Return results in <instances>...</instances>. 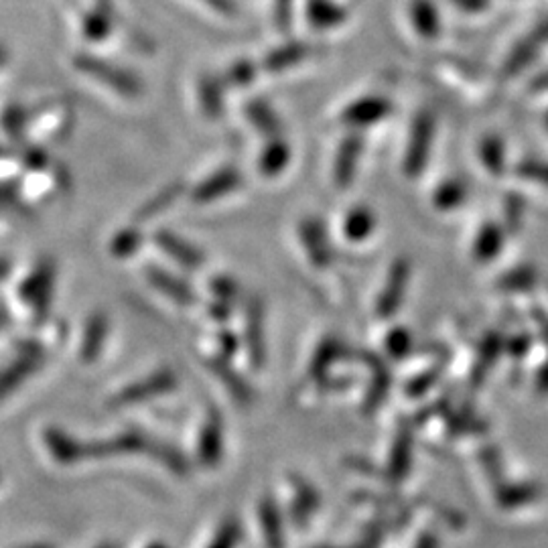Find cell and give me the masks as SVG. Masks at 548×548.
I'll return each instance as SVG.
<instances>
[{
  "label": "cell",
  "mask_w": 548,
  "mask_h": 548,
  "mask_svg": "<svg viewBox=\"0 0 548 548\" xmlns=\"http://www.w3.org/2000/svg\"><path fill=\"white\" fill-rule=\"evenodd\" d=\"M74 65L82 74H86L88 78H94L96 82L104 84L106 88L114 90L120 96H128L134 98L143 92V84L141 80L136 78L134 74L122 70V67L108 63L100 57H92V55H78L74 59Z\"/></svg>",
  "instance_id": "6da1fadb"
},
{
  "label": "cell",
  "mask_w": 548,
  "mask_h": 548,
  "mask_svg": "<svg viewBox=\"0 0 548 548\" xmlns=\"http://www.w3.org/2000/svg\"><path fill=\"white\" fill-rule=\"evenodd\" d=\"M433 134H435V118L429 112H421L410 130V139L406 147L404 157V171L408 175H419L429 159L431 145H433Z\"/></svg>",
  "instance_id": "7a4b0ae2"
},
{
  "label": "cell",
  "mask_w": 548,
  "mask_h": 548,
  "mask_svg": "<svg viewBox=\"0 0 548 548\" xmlns=\"http://www.w3.org/2000/svg\"><path fill=\"white\" fill-rule=\"evenodd\" d=\"M406 17L410 29L423 41H437L443 35V13L439 0H408Z\"/></svg>",
  "instance_id": "3957f363"
},
{
  "label": "cell",
  "mask_w": 548,
  "mask_h": 548,
  "mask_svg": "<svg viewBox=\"0 0 548 548\" xmlns=\"http://www.w3.org/2000/svg\"><path fill=\"white\" fill-rule=\"evenodd\" d=\"M53 281L55 268L51 262H43L31 272V277L23 285V299L31 305L37 321L45 319L53 301Z\"/></svg>",
  "instance_id": "277c9868"
},
{
  "label": "cell",
  "mask_w": 548,
  "mask_h": 548,
  "mask_svg": "<svg viewBox=\"0 0 548 548\" xmlns=\"http://www.w3.org/2000/svg\"><path fill=\"white\" fill-rule=\"evenodd\" d=\"M177 386V376L171 370H161L155 372L153 376L134 382L130 386H126L124 390H120L114 398H112V406H122V404H139L151 398H157L169 390H173Z\"/></svg>",
  "instance_id": "5b68a950"
},
{
  "label": "cell",
  "mask_w": 548,
  "mask_h": 548,
  "mask_svg": "<svg viewBox=\"0 0 548 548\" xmlns=\"http://www.w3.org/2000/svg\"><path fill=\"white\" fill-rule=\"evenodd\" d=\"M408 279H410V264L406 260H398L390 274L384 291L380 293V299L376 303V313L378 317H392L396 313V309L400 307L406 287H408Z\"/></svg>",
  "instance_id": "8992f818"
},
{
  "label": "cell",
  "mask_w": 548,
  "mask_h": 548,
  "mask_svg": "<svg viewBox=\"0 0 548 548\" xmlns=\"http://www.w3.org/2000/svg\"><path fill=\"white\" fill-rule=\"evenodd\" d=\"M362 151H364V141L358 134H350L348 139L341 141L335 155V163H333V181L339 189H346L352 183Z\"/></svg>",
  "instance_id": "52a82bcc"
},
{
  "label": "cell",
  "mask_w": 548,
  "mask_h": 548,
  "mask_svg": "<svg viewBox=\"0 0 548 548\" xmlns=\"http://www.w3.org/2000/svg\"><path fill=\"white\" fill-rule=\"evenodd\" d=\"M41 362H43V354L37 348H29L9 368H5L3 372H0V400L7 398L33 372H37L39 366H41Z\"/></svg>",
  "instance_id": "ba28073f"
},
{
  "label": "cell",
  "mask_w": 548,
  "mask_h": 548,
  "mask_svg": "<svg viewBox=\"0 0 548 548\" xmlns=\"http://www.w3.org/2000/svg\"><path fill=\"white\" fill-rule=\"evenodd\" d=\"M299 236H301V242H303L305 252H307L309 260L313 262V266L327 268L331 264L333 256H331V246H329L323 224L313 218L303 220L299 226Z\"/></svg>",
  "instance_id": "9c48e42d"
},
{
  "label": "cell",
  "mask_w": 548,
  "mask_h": 548,
  "mask_svg": "<svg viewBox=\"0 0 548 548\" xmlns=\"http://www.w3.org/2000/svg\"><path fill=\"white\" fill-rule=\"evenodd\" d=\"M392 106L386 98L380 96H368L352 102L344 114H341V120L350 126H372L384 120L390 114Z\"/></svg>",
  "instance_id": "30bf717a"
},
{
  "label": "cell",
  "mask_w": 548,
  "mask_h": 548,
  "mask_svg": "<svg viewBox=\"0 0 548 548\" xmlns=\"http://www.w3.org/2000/svg\"><path fill=\"white\" fill-rule=\"evenodd\" d=\"M240 183H242L240 171L234 167H226L205 179L203 183H199L191 197L195 203H212V201L232 193L234 189H238Z\"/></svg>",
  "instance_id": "8fae6325"
},
{
  "label": "cell",
  "mask_w": 548,
  "mask_h": 548,
  "mask_svg": "<svg viewBox=\"0 0 548 548\" xmlns=\"http://www.w3.org/2000/svg\"><path fill=\"white\" fill-rule=\"evenodd\" d=\"M224 449V423L216 408H210L208 421H205L199 435V459L203 465H216Z\"/></svg>",
  "instance_id": "7c38bea8"
},
{
  "label": "cell",
  "mask_w": 548,
  "mask_h": 548,
  "mask_svg": "<svg viewBox=\"0 0 548 548\" xmlns=\"http://www.w3.org/2000/svg\"><path fill=\"white\" fill-rule=\"evenodd\" d=\"M264 311L258 299H252L246 311V348L254 368H262L266 360L264 348Z\"/></svg>",
  "instance_id": "4fadbf2b"
},
{
  "label": "cell",
  "mask_w": 548,
  "mask_h": 548,
  "mask_svg": "<svg viewBox=\"0 0 548 548\" xmlns=\"http://www.w3.org/2000/svg\"><path fill=\"white\" fill-rule=\"evenodd\" d=\"M45 445H47L49 453L55 457V461L63 463V465L78 463V461H84L90 457L86 443L76 441L74 437H70L59 429L45 431Z\"/></svg>",
  "instance_id": "5bb4252c"
},
{
  "label": "cell",
  "mask_w": 548,
  "mask_h": 548,
  "mask_svg": "<svg viewBox=\"0 0 548 548\" xmlns=\"http://www.w3.org/2000/svg\"><path fill=\"white\" fill-rule=\"evenodd\" d=\"M145 274H147V281L157 291H161L167 299H171L173 303L183 305V307L195 303V293L181 279L173 277L171 272H167L163 268H157V266H149Z\"/></svg>",
  "instance_id": "9a60e30c"
},
{
  "label": "cell",
  "mask_w": 548,
  "mask_h": 548,
  "mask_svg": "<svg viewBox=\"0 0 548 548\" xmlns=\"http://www.w3.org/2000/svg\"><path fill=\"white\" fill-rule=\"evenodd\" d=\"M305 15L315 29H333L348 21V9L337 0H307Z\"/></svg>",
  "instance_id": "2e32d148"
},
{
  "label": "cell",
  "mask_w": 548,
  "mask_h": 548,
  "mask_svg": "<svg viewBox=\"0 0 548 548\" xmlns=\"http://www.w3.org/2000/svg\"><path fill=\"white\" fill-rule=\"evenodd\" d=\"M155 242L159 244V248L167 256H171L173 260H177L187 270H197L201 266V262H203V254L195 246H191L189 242H185L183 238H179V236H175V234H171L167 230L157 232Z\"/></svg>",
  "instance_id": "e0dca14e"
},
{
  "label": "cell",
  "mask_w": 548,
  "mask_h": 548,
  "mask_svg": "<svg viewBox=\"0 0 548 548\" xmlns=\"http://www.w3.org/2000/svg\"><path fill=\"white\" fill-rule=\"evenodd\" d=\"M540 49H542V43L538 41V37L532 31L528 35H524L506 57L504 76L514 78V76H520L522 72H526V67H530V63H534L538 59Z\"/></svg>",
  "instance_id": "ac0fdd59"
},
{
  "label": "cell",
  "mask_w": 548,
  "mask_h": 548,
  "mask_svg": "<svg viewBox=\"0 0 548 548\" xmlns=\"http://www.w3.org/2000/svg\"><path fill=\"white\" fill-rule=\"evenodd\" d=\"M311 45L307 43H301V41H291V43H285L281 45L279 49H274L266 59H264V67L268 72H285L289 70V67L301 63L303 59H307L311 55Z\"/></svg>",
  "instance_id": "d6986e66"
},
{
  "label": "cell",
  "mask_w": 548,
  "mask_h": 548,
  "mask_svg": "<svg viewBox=\"0 0 548 548\" xmlns=\"http://www.w3.org/2000/svg\"><path fill=\"white\" fill-rule=\"evenodd\" d=\"M106 335H108V317L104 313L92 315L86 325V331L82 337V350H80V356L86 364L94 362L100 356Z\"/></svg>",
  "instance_id": "ffe728a7"
},
{
  "label": "cell",
  "mask_w": 548,
  "mask_h": 548,
  "mask_svg": "<svg viewBox=\"0 0 548 548\" xmlns=\"http://www.w3.org/2000/svg\"><path fill=\"white\" fill-rule=\"evenodd\" d=\"M258 514H260V522H262V532L266 536V544L270 548H283V544H285L283 520H281L279 508H277V504H274V500H270V498L262 500Z\"/></svg>",
  "instance_id": "44dd1931"
},
{
  "label": "cell",
  "mask_w": 548,
  "mask_h": 548,
  "mask_svg": "<svg viewBox=\"0 0 548 548\" xmlns=\"http://www.w3.org/2000/svg\"><path fill=\"white\" fill-rule=\"evenodd\" d=\"M341 352H344V344H341L339 339H335V337L323 339L319 344V348H317V352L313 354L309 374H307L309 380H323V376L333 366V362H337Z\"/></svg>",
  "instance_id": "7402d4cb"
},
{
  "label": "cell",
  "mask_w": 548,
  "mask_h": 548,
  "mask_svg": "<svg viewBox=\"0 0 548 548\" xmlns=\"http://www.w3.org/2000/svg\"><path fill=\"white\" fill-rule=\"evenodd\" d=\"M410 463H413V437H410L408 429H404L398 433L390 453V465H388L390 477L404 479L410 469Z\"/></svg>",
  "instance_id": "603a6c76"
},
{
  "label": "cell",
  "mask_w": 548,
  "mask_h": 548,
  "mask_svg": "<svg viewBox=\"0 0 548 548\" xmlns=\"http://www.w3.org/2000/svg\"><path fill=\"white\" fill-rule=\"evenodd\" d=\"M289 161H291V147L274 136L272 143L264 149L260 157V171L268 177H274L287 169Z\"/></svg>",
  "instance_id": "cb8c5ba5"
},
{
  "label": "cell",
  "mask_w": 548,
  "mask_h": 548,
  "mask_svg": "<svg viewBox=\"0 0 548 548\" xmlns=\"http://www.w3.org/2000/svg\"><path fill=\"white\" fill-rule=\"evenodd\" d=\"M502 246H504V230L498 224H486L475 238L473 252L477 260H492L502 252Z\"/></svg>",
  "instance_id": "d4e9b609"
},
{
  "label": "cell",
  "mask_w": 548,
  "mask_h": 548,
  "mask_svg": "<svg viewBox=\"0 0 548 548\" xmlns=\"http://www.w3.org/2000/svg\"><path fill=\"white\" fill-rule=\"evenodd\" d=\"M224 82L218 78H203L199 84V102L210 118H218L224 110Z\"/></svg>",
  "instance_id": "484cf974"
},
{
  "label": "cell",
  "mask_w": 548,
  "mask_h": 548,
  "mask_svg": "<svg viewBox=\"0 0 548 548\" xmlns=\"http://www.w3.org/2000/svg\"><path fill=\"white\" fill-rule=\"evenodd\" d=\"M376 228V216L368 208H356L348 214L344 222V234L352 242H362L372 236Z\"/></svg>",
  "instance_id": "4316f807"
},
{
  "label": "cell",
  "mask_w": 548,
  "mask_h": 548,
  "mask_svg": "<svg viewBox=\"0 0 548 548\" xmlns=\"http://www.w3.org/2000/svg\"><path fill=\"white\" fill-rule=\"evenodd\" d=\"M212 370L222 380V384L228 388V392L234 396V400H238L240 404H248L252 400V388L226 362L214 360Z\"/></svg>",
  "instance_id": "83f0119b"
},
{
  "label": "cell",
  "mask_w": 548,
  "mask_h": 548,
  "mask_svg": "<svg viewBox=\"0 0 548 548\" xmlns=\"http://www.w3.org/2000/svg\"><path fill=\"white\" fill-rule=\"evenodd\" d=\"M246 116L266 136H279V132H281V120L277 118V114H274V110L268 104H264L260 100L252 102L246 108Z\"/></svg>",
  "instance_id": "f1b7e54d"
},
{
  "label": "cell",
  "mask_w": 548,
  "mask_h": 548,
  "mask_svg": "<svg viewBox=\"0 0 548 548\" xmlns=\"http://www.w3.org/2000/svg\"><path fill=\"white\" fill-rule=\"evenodd\" d=\"M538 496H540V490H538L536 486H532V484L502 486V488H498V492H496L498 504L504 506V508H516V506L534 502V500H538Z\"/></svg>",
  "instance_id": "f546056e"
},
{
  "label": "cell",
  "mask_w": 548,
  "mask_h": 548,
  "mask_svg": "<svg viewBox=\"0 0 548 548\" xmlns=\"http://www.w3.org/2000/svg\"><path fill=\"white\" fill-rule=\"evenodd\" d=\"M500 350H502L500 339H498V335L492 333L486 339L482 352H479V356H477V362H475V368H473V384H482L486 380V374L494 368Z\"/></svg>",
  "instance_id": "4dcf8cb0"
},
{
  "label": "cell",
  "mask_w": 548,
  "mask_h": 548,
  "mask_svg": "<svg viewBox=\"0 0 548 548\" xmlns=\"http://www.w3.org/2000/svg\"><path fill=\"white\" fill-rule=\"evenodd\" d=\"M295 484V490H297V500H295V510H293V516L299 524L307 522V518L317 510L319 506V496L317 492L307 484V482H301V479H293Z\"/></svg>",
  "instance_id": "1f68e13d"
},
{
  "label": "cell",
  "mask_w": 548,
  "mask_h": 548,
  "mask_svg": "<svg viewBox=\"0 0 548 548\" xmlns=\"http://www.w3.org/2000/svg\"><path fill=\"white\" fill-rule=\"evenodd\" d=\"M479 159H482V163L486 165L488 171L502 173L504 163H506L504 141L498 139V136H488V139H484L482 145H479Z\"/></svg>",
  "instance_id": "d6a6232c"
},
{
  "label": "cell",
  "mask_w": 548,
  "mask_h": 548,
  "mask_svg": "<svg viewBox=\"0 0 548 548\" xmlns=\"http://www.w3.org/2000/svg\"><path fill=\"white\" fill-rule=\"evenodd\" d=\"M82 31L92 41H102L112 31V17L100 9H92L82 17Z\"/></svg>",
  "instance_id": "836d02e7"
},
{
  "label": "cell",
  "mask_w": 548,
  "mask_h": 548,
  "mask_svg": "<svg viewBox=\"0 0 548 548\" xmlns=\"http://www.w3.org/2000/svg\"><path fill=\"white\" fill-rule=\"evenodd\" d=\"M181 191H183L181 183H173V185L165 187L147 205H143V208L139 210V214H136V216H139V220H151V218H155L159 212H163V210L169 208V205L181 195Z\"/></svg>",
  "instance_id": "e575fe53"
},
{
  "label": "cell",
  "mask_w": 548,
  "mask_h": 548,
  "mask_svg": "<svg viewBox=\"0 0 548 548\" xmlns=\"http://www.w3.org/2000/svg\"><path fill=\"white\" fill-rule=\"evenodd\" d=\"M370 366L374 370V380H372V388L368 392V398H366V410L378 406L384 398V394L388 392V386H390V374L388 370L382 366L380 360H376L374 356H370Z\"/></svg>",
  "instance_id": "d590c367"
},
{
  "label": "cell",
  "mask_w": 548,
  "mask_h": 548,
  "mask_svg": "<svg viewBox=\"0 0 548 548\" xmlns=\"http://www.w3.org/2000/svg\"><path fill=\"white\" fill-rule=\"evenodd\" d=\"M467 189L461 181H447L445 185H441L435 193V205L439 210H455L457 205H461L465 201Z\"/></svg>",
  "instance_id": "8d00e7d4"
},
{
  "label": "cell",
  "mask_w": 548,
  "mask_h": 548,
  "mask_svg": "<svg viewBox=\"0 0 548 548\" xmlns=\"http://www.w3.org/2000/svg\"><path fill=\"white\" fill-rule=\"evenodd\" d=\"M149 451L157 457V461H161L163 465H167L171 471L181 473V475H185V473H187V461L183 459V455H181L177 449L167 447V445H163V443H155V441H151Z\"/></svg>",
  "instance_id": "74e56055"
},
{
  "label": "cell",
  "mask_w": 548,
  "mask_h": 548,
  "mask_svg": "<svg viewBox=\"0 0 548 548\" xmlns=\"http://www.w3.org/2000/svg\"><path fill=\"white\" fill-rule=\"evenodd\" d=\"M534 281H536V272L532 268H518L502 279V287L508 291H524V289H530Z\"/></svg>",
  "instance_id": "f35d334b"
},
{
  "label": "cell",
  "mask_w": 548,
  "mask_h": 548,
  "mask_svg": "<svg viewBox=\"0 0 548 548\" xmlns=\"http://www.w3.org/2000/svg\"><path fill=\"white\" fill-rule=\"evenodd\" d=\"M410 348H413V339H410V333L404 329H396L388 335L386 339V350L390 358H404Z\"/></svg>",
  "instance_id": "ab89813d"
},
{
  "label": "cell",
  "mask_w": 548,
  "mask_h": 548,
  "mask_svg": "<svg viewBox=\"0 0 548 548\" xmlns=\"http://www.w3.org/2000/svg\"><path fill=\"white\" fill-rule=\"evenodd\" d=\"M254 76H256V67L250 61L242 59V61H238L230 67L224 82L230 84V86H246L254 80Z\"/></svg>",
  "instance_id": "60d3db41"
},
{
  "label": "cell",
  "mask_w": 548,
  "mask_h": 548,
  "mask_svg": "<svg viewBox=\"0 0 548 548\" xmlns=\"http://www.w3.org/2000/svg\"><path fill=\"white\" fill-rule=\"evenodd\" d=\"M139 242H141L139 232H136V230H122L114 236L110 248L116 256H130L136 250V246H139Z\"/></svg>",
  "instance_id": "b9f144b4"
},
{
  "label": "cell",
  "mask_w": 548,
  "mask_h": 548,
  "mask_svg": "<svg viewBox=\"0 0 548 548\" xmlns=\"http://www.w3.org/2000/svg\"><path fill=\"white\" fill-rule=\"evenodd\" d=\"M518 173L524 177V179H530V181H538L540 185L548 187V163H542V161H526L518 167Z\"/></svg>",
  "instance_id": "7bdbcfd3"
},
{
  "label": "cell",
  "mask_w": 548,
  "mask_h": 548,
  "mask_svg": "<svg viewBox=\"0 0 548 548\" xmlns=\"http://www.w3.org/2000/svg\"><path fill=\"white\" fill-rule=\"evenodd\" d=\"M238 538H240V528H238L236 522L230 520L220 528V532L216 534L210 548H236Z\"/></svg>",
  "instance_id": "ee69618b"
},
{
  "label": "cell",
  "mask_w": 548,
  "mask_h": 548,
  "mask_svg": "<svg viewBox=\"0 0 548 548\" xmlns=\"http://www.w3.org/2000/svg\"><path fill=\"white\" fill-rule=\"evenodd\" d=\"M447 3L463 15H484L492 9L494 0H447Z\"/></svg>",
  "instance_id": "f6af8a7d"
},
{
  "label": "cell",
  "mask_w": 548,
  "mask_h": 548,
  "mask_svg": "<svg viewBox=\"0 0 548 548\" xmlns=\"http://www.w3.org/2000/svg\"><path fill=\"white\" fill-rule=\"evenodd\" d=\"M5 128L11 132V136H21L25 124H27V112L21 106H11L3 116Z\"/></svg>",
  "instance_id": "bcb514c9"
},
{
  "label": "cell",
  "mask_w": 548,
  "mask_h": 548,
  "mask_svg": "<svg viewBox=\"0 0 548 548\" xmlns=\"http://www.w3.org/2000/svg\"><path fill=\"white\" fill-rule=\"evenodd\" d=\"M274 21L281 31H287L291 27L293 19V0H274Z\"/></svg>",
  "instance_id": "7dc6e473"
},
{
  "label": "cell",
  "mask_w": 548,
  "mask_h": 548,
  "mask_svg": "<svg viewBox=\"0 0 548 548\" xmlns=\"http://www.w3.org/2000/svg\"><path fill=\"white\" fill-rule=\"evenodd\" d=\"M214 293L218 295V299L220 301H234V299H238V293H240V289H238V285L234 283V281H230V279H216L214 281Z\"/></svg>",
  "instance_id": "c3c4849f"
},
{
  "label": "cell",
  "mask_w": 548,
  "mask_h": 548,
  "mask_svg": "<svg viewBox=\"0 0 548 548\" xmlns=\"http://www.w3.org/2000/svg\"><path fill=\"white\" fill-rule=\"evenodd\" d=\"M201 3L205 7L214 9L216 13H222V15H234L236 13V7H234L232 0H201Z\"/></svg>",
  "instance_id": "681fc988"
},
{
  "label": "cell",
  "mask_w": 548,
  "mask_h": 548,
  "mask_svg": "<svg viewBox=\"0 0 548 548\" xmlns=\"http://www.w3.org/2000/svg\"><path fill=\"white\" fill-rule=\"evenodd\" d=\"M234 352H236V337L230 335V333H224L222 335V354H224V358L232 356Z\"/></svg>",
  "instance_id": "f907efd6"
},
{
  "label": "cell",
  "mask_w": 548,
  "mask_h": 548,
  "mask_svg": "<svg viewBox=\"0 0 548 548\" xmlns=\"http://www.w3.org/2000/svg\"><path fill=\"white\" fill-rule=\"evenodd\" d=\"M415 548H439V540H437L435 534L425 532V534H421V538L417 540Z\"/></svg>",
  "instance_id": "816d5d0a"
},
{
  "label": "cell",
  "mask_w": 548,
  "mask_h": 548,
  "mask_svg": "<svg viewBox=\"0 0 548 548\" xmlns=\"http://www.w3.org/2000/svg\"><path fill=\"white\" fill-rule=\"evenodd\" d=\"M532 33L538 37V41H540L542 45L548 43V19L542 21V23H538V25L532 29Z\"/></svg>",
  "instance_id": "f5cc1de1"
},
{
  "label": "cell",
  "mask_w": 548,
  "mask_h": 548,
  "mask_svg": "<svg viewBox=\"0 0 548 548\" xmlns=\"http://www.w3.org/2000/svg\"><path fill=\"white\" fill-rule=\"evenodd\" d=\"M538 390L540 392H548V366H544L542 370H540V374H538Z\"/></svg>",
  "instance_id": "db71d44e"
},
{
  "label": "cell",
  "mask_w": 548,
  "mask_h": 548,
  "mask_svg": "<svg viewBox=\"0 0 548 548\" xmlns=\"http://www.w3.org/2000/svg\"><path fill=\"white\" fill-rule=\"evenodd\" d=\"M7 272H9V264L5 260H0V279H3Z\"/></svg>",
  "instance_id": "11a10c76"
},
{
  "label": "cell",
  "mask_w": 548,
  "mask_h": 548,
  "mask_svg": "<svg viewBox=\"0 0 548 548\" xmlns=\"http://www.w3.org/2000/svg\"><path fill=\"white\" fill-rule=\"evenodd\" d=\"M7 57H9V53H7V49H5L3 45H0V65H3V63L7 61Z\"/></svg>",
  "instance_id": "9f6ffc18"
},
{
  "label": "cell",
  "mask_w": 548,
  "mask_h": 548,
  "mask_svg": "<svg viewBox=\"0 0 548 548\" xmlns=\"http://www.w3.org/2000/svg\"><path fill=\"white\" fill-rule=\"evenodd\" d=\"M25 548H51L47 544H33V546H25Z\"/></svg>",
  "instance_id": "6f0895ef"
},
{
  "label": "cell",
  "mask_w": 548,
  "mask_h": 548,
  "mask_svg": "<svg viewBox=\"0 0 548 548\" xmlns=\"http://www.w3.org/2000/svg\"><path fill=\"white\" fill-rule=\"evenodd\" d=\"M149 548H167L165 544H153V546H149Z\"/></svg>",
  "instance_id": "680465c9"
},
{
  "label": "cell",
  "mask_w": 548,
  "mask_h": 548,
  "mask_svg": "<svg viewBox=\"0 0 548 548\" xmlns=\"http://www.w3.org/2000/svg\"><path fill=\"white\" fill-rule=\"evenodd\" d=\"M100 548H118L116 544H104V546H100Z\"/></svg>",
  "instance_id": "91938a15"
}]
</instances>
